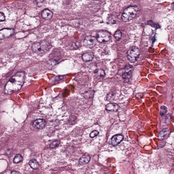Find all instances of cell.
<instances>
[{
	"label": "cell",
	"mask_w": 174,
	"mask_h": 174,
	"mask_svg": "<svg viewBox=\"0 0 174 174\" xmlns=\"http://www.w3.org/2000/svg\"><path fill=\"white\" fill-rule=\"evenodd\" d=\"M5 17L4 13L0 12V22H3L5 21Z\"/></svg>",
	"instance_id": "obj_25"
},
{
	"label": "cell",
	"mask_w": 174,
	"mask_h": 174,
	"mask_svg": "<svg viewBox=\"0 0 174 174\" xmlns=\"http://www.w3.org/2000/svg\"><path fill=\"white\" fill-rule=\"evenodd\" d=\"M25 74L24 72H19L13 76L7 83L4 89L5 93L10 95L14 92L20 90L24 84Z\"/></svg>",
	"instance_id": "obj_1"
},
{
	"label": "cell",
	"mask_w": 174,
	"mask_h": 174,
	"mask_svg": "<svg viewBox=\"0 0 174 174\" xmlns=\"http://www.w3.org/2000/svg\"><path fill=\"white\" fill-rule=\"evenodd\" d=\"M140 51L136 47H131L127 52V57L130 62L134 63L137 61L140 55Z\"/></svg>",
	"instance_id": "obj_4"
},
{
	"label": "cell",
	"mask_w": 174,
	"mask_h": 174,
	"mask_svg": "<svg viewBox=\"0 0 174 174\" xmlns=\"http://www.w3.org/2000/svg\"><path fill=\"white\" fill-rule=\"evenodd\" d=\"M170 130L168 128H166L163 129L160 132L158 137L160 140H163L169 135Z\"/></svg>",
	"instance_id": "obj_10"
},
{
	"label": "cell",
	"mask_w": 174,
	"mask_h": 174,
	"mask_svg": "<svg viewBox=\"0 0 174 174\" xmlns=\"http://www.w3.org/2000/svg\"><path fill=\"white\" fill-rule=\"evenodd\" d=\"M115 98V94L112 92H110L107 95V99L109 101H112Z\"/></svg>",
	"instance_id": "obj_21"
},
{
	"label": "cell",
	"mask_w": 174,
	"mask_h": 174,
	"mask_svg": "<svg viewBox=\"0 0 174 174\" xmlns=\"http://www.w3.org/2000/svg\"><path fill=\"white\" fill-rule=\"evenodd\" d=\"M133 67L132 66L127 65L125 66L122 74V76L125 81L128 80L132 75Z\"/></svg>",
	"instance_id": "obj_8"
},
{
	"label": "cell",
	"mask_w": 174,
	"mask_h": 174,
	"mask_svg": "<svg viewBox=\"0 0 174 174\" xmlns=\"http://www.w3.org/2000/svg\"><path fill=\"white\" fill-rule=\"evenodd\" d=\"M11 173H19V172L17 173V172H14V171H13Z\"/></svg>",
	"instance_id": "obj_26"
},
{
	"label": "cell",
	"mask_w": 174,
	"mask_h": 174,
	"mask_svg": "<svg viewBox=\"0 0 174 174\" xmlns=\"http://www.w3.org/2000/svg\"><path fill=\"white\" fill-rule=\"evenodd\" d=\"M14 33V30L12 29H4L0 30V39L9 38Z\"/></svg>",
	"instance_id": "obj_7"
},
{
	"label": "cell",
	"mask_w": 174,
	"mask_h": 174,
	"mask_svg": "<svg viewBox=\"0 0 174 174\" xmlns=\"http://www.w3.org/2000/svg\"><path fill=\"white\" fill-rule=\"evenodd\" d=\"M167 112V108L165 106H162L161 107L160 115L161 116H164Z\"/></svg>",
	"instance_id": "obj_20"
},
{
	"label": "cell",
	"mask_w": 174,
	"mask_h": 174,
	"mask_svg": "<svg viewBox=\"0 0 174 174\" xmlns=\"http://www.w3.org/2000/svg\"><path fill=\"white\" fill-rule=\"evenodd\" d=\"M94 73L96 74V76L98 78H104L105 76V72L102 69H97L94 71Z\"/></svg>",
	"instance_id": "obj_16"
},
{
	"label": "cell",
	"mask_w": 174,
	"mask_h": 174,
	"mask_svg": "<svg viewBox=\"0 0 174 174\" xmlns=\"http://www.w3.org/2000/svg\"><path fill=\"white\" fill-rule=\"evenodd\" d=\"M91 157L89 156L84 155H83L79 161V162L81 165H84L85 164L88 163L90 160Z\"/></svg>",
	"instance_id": "obj_15"
},
{
	"label": "cell",
	"mask_w": 174,
	"mask_h": 174,
	"mask_svg": "<svg viewBox=\"0 0 174 174\" xmlns=\"http://www.w3.org/2000/svg\"><path fill=\"white\" fill-rule=\"evenodd\" d=\"M148 24L149 25H151L152 27H156V28H158L160 27L157 24H156L155 23H154L152 21H150L148 22Z\"/></svg>",
	"instance_id": "obj_24"
},
{
	"label": "cell",
	"mask_w": 174,
	"mask_h": 174,
	"mask_svg": "<svg viewBox=\"0 0 174 174\" xmlns=\"http://www.w3.org/2000/svg\"><path fill=\"white\" fill-rule=\"evenodd\" d=\"M114 37L117 40H119L121 39L122 36V32L120 30H118L115 32L114 34Z\"/></svg>",
	"instance_id": "obj_19"
},
{
	"label": "cell",
	"mask_w": 174,
	"mask_h": 174,
	"mask_svg": "<svg viewBox=\"0 0 174 174\" xmlns=\"http://www.w3.org/2000/svg\"><path fill=\"white\" fill-rule=\"evenodd\" d=\"M51 48V45L45 41L34 44L32 47L33 52L40 55H44L49 51Z\"/></svg>",
	"instance_id": "obj_2"
},
{
	"label": "cell",
	"mask_w": 174,
	"mask_h": 174,
	"mask_svg": "<svg viewBox=\"0 0 174 174\" xmlns=\"http://www.w3.org/2000/svg\"><path fill=\"white\" fill-rule=\"evenodd\" d=\"M59 143L60 141H58V140H56V141H54V142H52V143L50 144V147L52 148L56 147L58 146L59 144Z\"/></svg>",
	"instance_id": "obj_23"
},
{
	"label": "cell",
	"mask_w": 174,
	"mask_h": 174,
	"mask_svg": "<svg viewBox=\"0 0 174 174\" xmlns=\"http://www.w3.org/2000/svg\"><path fill=\"white\" fill-rule=\"evenodd\" d=\"M53 14L50 10L46 9L42 11L41 16L45 20H50L52 18Z\"/></svg>",
	"instance_id": "obj_12"
},
{
	"label": "cell",
	"mask_w": 174,
	"mask_h": 174,
	"mask_svg": "<svg viewBox=\"0 0 174 174\" xmlns=\"http://www.w3.org/2000/svg\"><path fill=\"white\" fill-rule=\"evenodd\" d=\"M123 136L121 135H116L113 136L111 139V143L113 146L118 145L123 139Z\"/></svg>",
	"instance_id": "obj_11"
},
{
	"label": "cell",
	"mask_w": 174,
	"mask_h": 174,
	"mask_svg": "<svg viewBox=\"0 0 174 174\" xmlns=\"http://www.w3.org/2000/svg\"><path fill=\"white\" fill-rule=\"evenodd\" d=\"M23 160V157L20 154L16 155L13 159V162L15 163H19Z\"/></svg>",
	"instance_id": "obj_18"
},
{
	"label": "cell",
	"mask_w": 174,
	"mask_h": 174,
	"mask_svg": "<svg viewBox=\"0 0 174 174\" xmlns=\"http://www.w3.org/2000/svg\"><path fill=\"white\" fill-rule=\"evenodd\" d=\"M106 108L107 111L116 112L119 110L120 107L117 104L115 103H110L107 105Z\"/></svg>",
	"instance_id": "obj_13"
},
{
	"label": "cell",
	"mask_w": 174,
	"mask_h": 174,
	"mask_svg": "<svg viewBox=\"0 0 174 174\" xmlns=\"http://www.w3.org/2000/svg\"><path fill=\"white\" fill-rule=\"evenodd\" d=\"M138 11V7L136 6H133L127 8L124 10L122 14V20L123 22H129L134 19L137 14Z\"/></svg>",
	"instance_id": "obj_3"
},
{
	"label": "cell",
	"mask_w": 174,
	"mask_h": 174,
	"mask_svg": "<svg viewBox=\"0 0 174 174\" xmlns=\"http://www.w3.org/2000/svg\"><path fill=\"white\" fill-rule=\"evenodd\" d=\"M29 164L31 168L33 169H37L39 166V164H38V162L36 160L34 159L30 161L29 162Z\"/></svg>",
	"instance_id": "obj_17"
},
{
	"label": "cell",
	"mask_w": 174,
	"mask_h": 174,
	"mask_svg": "<svg viewBox=\"0 0 174 174\" xmlns=\"http://www.w3.org/2000/svg\"><path fill=\"white\" fill-rule=\"evenodd\" d=\"M96 38L91 36H87L83 40V44L84 46L89 48H92L95 46L96 44Z\"/></svg>",
	"instance_id": "obj_6"
},
{
	"label": "cell",
	"mask_w": 174,
	"mask_h": 174,
	"mask_svg": "<svg viewBox=\"0 0 174 174\" xmlns=\"http://www.w3.org/2000/svg\"><path fill=\"white\" fill-rule=\"evenodd\" d=\"M46 122L45 120L42 119H37L34 120L32 123V125L35 128L37 129H41L45 127Z\"/></svg>",
	"instance_id": "obj_9"
},
{
	"label": "cell",
	"mask_w": 174,
	"mask_h": 174,
	"mask_svg": "<svg viewBox=\"0 0 174 174\" xmlns=\"http://www.w3.org/2000/svg\"><path fill=\"white\" fill-rule=\"evenodd\" d=\"M94 57V54L91 52H87L84 53L82 56L83 60L85 62H89L92 60Z\"/></svg>",
	"instance_id": "obj_14"
},
{
	"label": "cell",
	"mask_w": 174,
	"mask_h": 174,
	"mask_svg": "<svg viewBox=\"0 0 174 174\" xmlns=\"http://www.w3.org/2000/svg\"><path fill=\"white\" fill-rule=\"evenodd\" d=\"M111 39V34L106 31H101L98 32L97 35V41L100 42H107Z\"/></svg>",
	"instance_id": "obj_5"
},
{
	"label": "cell",
	"mask_w": 174,
	"mask_h": 174,
	"mask_svg": "<svg viewBox=\"0 0 174 174\" xmlns=\"http://www.w3.org/2000/svg\"><path fill=\"white\" fill-rule=\"evenodd\" d=\"M99 133V132L97 130H94L90 134V137L92 138H94V137L97 136Z\"/></svg>",
	"instance_id": "obj_22"
}]
</instances>
